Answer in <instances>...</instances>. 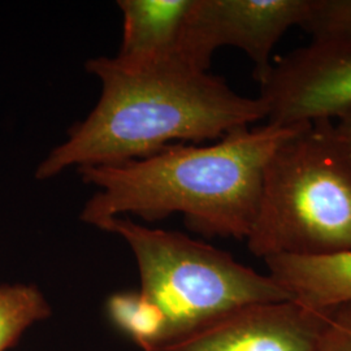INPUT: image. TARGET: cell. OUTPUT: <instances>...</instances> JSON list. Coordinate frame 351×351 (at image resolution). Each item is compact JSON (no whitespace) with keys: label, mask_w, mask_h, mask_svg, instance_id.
Wrapping results in <instances>:
<instances>
[{"label":"cell","mask_w":351,"mask_h":351,"mask_svg":"<svg viewBox=\"0 0 351 351\" xmlns=\"http://www.w3.org/2000/svg\"><path fill=\"white\" fill-rule=\"evenodd\" d=\"M307 7L308 0H191L177 59L208 72L215 51L236 47L250 58L261 84L277 43L290 27H301Z\"/></svg>","instance_id":"obj_5"},{"label":"cell","mask_w":351,"mask_h":351,"mask_svg":"<svg viewBox=\"0 0 351 351\" xmlns=\"http://www.w3.org/2000/svg\"><path fill=\"white\" fill-rule=\"evenodd\" d=\"M259 85L271 124L335 120L351 111V45L311 40L274 62Z\"/></svg>","instance_id":"obj_6"},{"label":"cell","mask_w":351,"mask_h":351,"mask_svg":"<svg viewBox=\"0 0 351 351\" xmlns=\"http://www.w3.org/2000/svg\"><path fill=\"white\" fill-rule=\"evenodd\" d=\"M52 315L51 304L32 284L0 285V351L8 350L21 335Z\"/></svg>","instance_id":"obj_11"},{"label":"cell","mask_w":351,"mask_h":351,"mask_svg":"<svg viewBox=\"0 0 351 351\" xmlns=\"http://www.w3.org/2000/svg\"><path fill=\"white\" fill-rule=\"evenodd\" d=\"M329 314L294 300L252 303L149 351H317Z\"/></svg>","instance_id":"obj_7"},{"label":"cell","mask_w":351,"mask_h":351,"mask_svg":"<svg viewBox=\"0 0 351 351\" xmlns=\"http://www.w3.org/2000/svg\"><path fill=\"white\" fill-rule=\"evenodd\" d=\"M317 351H351V302L330 308Z\"/></svg>","instance_id":"obj_13"},{"label":"cell","mask_w":351,"mask_h":351,"mask_svg":"<svg viewBox=\"0 0 351 351\" xmlns=\"http://www.w3.org/2000/svg\"><path fill=\"white\" fill-rule=\"evenodd\" d=\"M264 263L268 275L307 307L330 310L351 302V251L323 258L274 256Z\"/></svg>","instance_id":"obj_9"},{"label":"cell","mask_w":351,"mask_h":351,"mask_svg":"<svg viewBox=\"0 0 351 351\" xmlns=\"http://www.w3.org/2000/svg\"><path fill=\"white\" fill-rule=\"evenodd\" d=\"M304 125L243 126L213 145L177 143L143 159L80 168L84 182L97 188L80 219L101 229L124 215L158 221L180 213L206 237L246 239L268 160Z\"/></svg>","instance_id":"obj_1"},{"label":"cell","mask_w":351,"mask_h":351,"mask_svg":"<svg viewBox=\"0 0 351 351\" xmlns=\"http://www.w3.org/2000/svg\"><path fill=\"white\" fill-rule=\"evenodd\" d=\"M101 229L124 239L133 252L139 291L163 315L167 342L242 306L293 300L269 275L180 232L126 217H113Z\"/></svg>","instance_id":"obj_4"},{"label":"cell","mask_w":351,"mask_h":351,"mask_svg":"<svg viewBox=\"0 0 351 351\" xmlns=\"http://www.w3.org/2000/svg\"><path fill=\"white\" fill-rule=\"evenodd\" d=\"M301 27L313 42L351 45V0H308Z\"/></svg>","instance_id":"obj_12"},{"label":"cell","mask_w":351,"mask_h":351,"mask_svg":"<svg viewBox=\"0 0 351 351\" xmlns=\"http://www.w3.org/2000/svg\"><path fill=\"white\" fill-rule=\"evenodd\" d=\"M191 0H120L124 17L123 42L111 58L119 68L134 72L177 59Z\"/></svg>","instance_id":"obj_8"},{"label":"cell","mask_w":351,"mask_h":351,"mask_svg":"<svg viewBox=\"0 0 351 351\" xmlns=\"http://www.w3.org/2000/svg\"><path fill=\"white\" fill-rule=\"evenodd\" d=\"M86 71L101 81V97L39 163V181L73 167L143 159L181 142L217 141L267 120L259 97H243L221 77L178 59L129 72L99 56L88 60Z\"/></svg>","instance_id":"obj_2"},{"label":"cell","mask_w":351,"mask_h":351,"mask_svg":"<svg viewBox=\"0 0 351 351\" xmlns=\"http://www.w3.org/2000/svg\"><path fill=\"white\" fill-rule=\"evenodd\" d=\"M246 242L263 261L351 251V146L333 120L306 124L274 152Z\"/></svg>","instance_id":"obj_3"},{"label":"cell","mask_w":351,"mask_h":351,"mask_svg":"<svg viewBox=\"0 0 351 351\" xmlns=\"http://www.w3.org/2000/svg\"><path fill=\"white\" fill-rule=\"evenodd\" d=\"M333 126L339 137L351 146V111L335 119Z\"/></svg>","instance_id":"obj_14"},{"label":"cell","mask_w":351,"mask_h":351,"mask_svg":"<svg viewBox=\"0 0 351 351\" xmlns=\"http://www.w3.org/2000/svg\"><path fill=\"white\" fill-rule=\"evenodd\" d=\"M106 313L139 350L149 351L167 342L163 315L139 290L111 294L106 302Z\"/></svg>","instance_id":"obj_10"}]
</instances>
